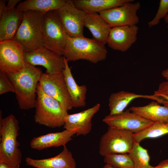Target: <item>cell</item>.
Segmentation results:
<instances>
[{"label":"cell","mask_w":168,"mask_h":168,"mask_svg":"<svg viewBox=\"0 0 168 168\" xmlns=\"http://www.w3.org/2000/svg\"><path fill=\"white\" fill-rule=\"evenodd\" d=\"M155 91L168 96V82L164 81L161 83L158 89Z\"/></svg>","instance_id":"30"},{"label":"cell","mask_w":168,"mask_h":168,"mask_svg":"<svg viewBox=\"0 0 168 168\" xmlns=\"http://www.w3.org/2000/svg\"><path fill=\"white\" fill-rule=\"evenodd\" d=\"M23 12L16 8L6 9L0 17V42L13 40L22 22Z\"/></svg>","instance_id":"17"},{"label":"cell","mask_w":168,"mask_h":168,"mask_svg":"<svg viewBox=\"0 0 168 168\" xmlns=\"http://www.w3.org/2000/svg\"><path fill=\"white\" fill-rule=\"evenodd\" d=\"M153 95L159 97L161 100L159 103L168 108V96L155 91Z\"/></svg>","instance_id":"31"},{"label":"cell","mask_w":168,"mask_h":168,"mask_svg":"<svg viewBox=\"0 0 168 168\" xmlns=\"http://www.w3.org/2000/svg\"><path fill=\"white\" fill-rule=\"evenodd\" d=\"M104 161L117 168H134L133 161L128 153L108 155L104 156Z\"/></svg>","instance_id":"27"},{"label":"cell","mask_w":168,"mask_h":168,"mask_svg":"<svg viewBox=\"0 0 168 168\" xmlns=\"http://www.w3.org/2000/svg\"><path fill=\"white\" fill-rule=\"evenodd\" d=\"M131 112L153 122H168V108L153 100L142 106H132L129 109Z\"/></svg>","instance_id":"22"},{"label":"cell","mask_w":168,"mask_h":168,"mask_svg":"<svg viewBox=\"0 0 168 168\" xmlns=\"http://www.w3.org/2000/svg\"><path fill=\"white\" fill-rule=\"evenodd\" d=\"M0 168H20V165L13 166L3 162H0Z\"/></svg>","instance_id":"35"},{"label":"cell","mask_w":168,"mask_h":168,"mask_svg":"<svg viewBox=\"0 0 168 168\" xmlns=\"http://www.w3.org/2000/svg\"><path fill=\"white\" fill-rule=\"evenodd\" d=\"M22 47L14 40L0 42V70L6 74L17 73L26 63Z\"/></svg>","instance_id":"9"},{"label":"cell","mask_w":168,"mask_h":168,"mask_svg":"<svg viewBox=\"0 0 168 168\" xmlns=\"http://www.w3.org/2000/svg\"><path fill=\"white\" fill-rule=\"evenodd\" d=\"M75 134V132L67 129L48 133L33 138L30 142V147L32 149L39 150L51 147H64Z\"/></svg>","instance_id":"18"},{"label":"cell","mask_w":168,"mask_h":168,"mask_svg":"<svg viewBox=\"0 0 168 168\" xmlns=\"http://www.w3.org/2000/svg\"><path fill=\"white\" fill-rule=\"evenodd\" d=\"M42 73L40 68L26 63L20 72L7 74L14 87L21 109L28 110L35 108L37 85Z\"/></svg>","instance_id":"1"},{"label":"cell","mask_w":168,"mask_h":168,"mask_svg":"<svg viewBox=\"0 0 168 168\" xmlns=\"http://www.w3.org/2000/svg\"><path fill=\"white\" fill-rule=\"evenodd\" d=\"M168 134V122H153L151 125L143 131L134 133V142L140 143L147 138H154Z\"/></svg>","instance_id":"25"},{"label":"cell","mask_w":168,"mask_h":168,"mask_svg":"<svg viewBox=\"0 0 168 168\" xmlns=\"http://www.w3.org/2000/svg\"><path fill=\"white\" fill-rule=\"evenodd\" d=\"M129 2L117 7L99 13L111 28L137 25L139 22L137 15L140 7L139 2Z\"/></svg>","instance_id":"12"},{"label":"cell","mask_w":168,"mask_h":168,"mask_svg":"<svg viewBox=\"0 0 168 168\" xmlns=\"http://www.w3.org/2000/svg\"><path fill=\"white\" fill-rule=\"evenodd\" d=\"M44 15L34 11L23 12L22 22L13 40L22 47L25 52L44 46L42 30Z\"/></svg>","instance_id":"3"},{"label":"cell","mask_w":168,"mask_h":168,"mask_svg":"<svg viewBox=\"0 0 168 168\" xmlns=\"http://www.w3.org/2000/svg\"><path fill=\"white\" fill-rule=\"evenodd\" d=\"M134 164V168H153L149 164L150 157L147 149L139 143L134 142L129 153Z\"/></svg>","instance_id":"26"},{"label":"cell","mask_w":168,"mask_h":168,"mask_svg":"<svg viewBox=\"0 0 168 168\" xmlns=\"http://www.w3.org/2000/svg\"><path fill=\"white\" fill-rule=\"evenodd\" d=\"M24 59L26 63L33 66H43L46 69L45 72L50 74L63 72L65 66L63 56L44 46L31 52H25Z\"/></svg>","instance_id":"11"},{"label":"cell","mask_w":168,"mask_h":168,"mask_svg":"<svg viewBox=\"0 0 168 168\" xmlns=\"http://www.w3.org/2000/svg\"><path fill=\"white\" fill-rule=\"evenodd\" d=\"M138 29L137 25L111 28L106 44L113 49L126 52L136 42Z\"/></svg>","instance_id":"15"},{"label":"cell","mask_w":168,"mask_h":168,"mask_svg":"<svg viewBox=\"0 0 168 168\" xmlns=\"http://www.w3.org/2000/svg\"><path fill=\"white\" fill-rule=\"evenodd\" d=\"M161 75L166 79V81L168 82V68L163 70Z\"/></svg>","instance_id":"36"},{"label":"cell","mask_w":168,"mask_h":168,"mask_svg":"<svg viewBox=\"0 0 168 168\" xmlns=\"http://www.w3.org/2000/svg\"><path fill=\"white\" fill-rule=\"evenodd\" d=\"M66 32L71 37H83V29L86 12L77 8L72 0L56 11Z\"/></svg>","instance_id":"10"},{"label":"cell","mask_w":168,"mask_h":168,"mask_svg":"<svg viewBox=\"0 0 168 168\" xmlns=\"http://www.w3.org/2000/svg\"><path fill=\"white\" fill-rule=\"evenodd\" d=\"M168 13V0H161L159 8L154 17L148 23L149 27L158 24L161 19L164 18Z\"/></svg>","instance_id":"28"},{"label":"cell","mask_w":168,"mask_h":168,"mask_svg":"<svg viewBox=\"0 0 168 168\" xmlns=\"http://www.w3.org/2000/svg\"><path fill=\"white\" fill-rule=\"evenodd\" d=\"M0 124V162L20 165L22 154L17 140L20 129L18 121L13 114L2 118L1 111Z\"/></svg>","instance_id":"2"},{"label":"cell","mask_w":168,"mask_h":168,"mask_svg":"<svg viewBox=\"0 0 168 168\" xmlns=\"http://www.w3.org/2000/svg\"><path fill=\"white\" fill-rule=\"evenodd\" d=\"M66 1V0H26L19 2L16 8L23 12L34 11L44 15L49 11L57 10Z\"/></svg>","instance_id":"24"},{"label":"cell","mask_w":168,"mask_h":168,"mask_svg":"<svg viewBox=\"0 0 168 168\" xmlns=\"http://www.w3.org/2000/svg\"><path fill=\"white\" fill-rule=\"evenodd\" d=\"M35 108L34 120L36 123L52 128L64 125L68 111L57 100L45 93L39 83Z\"/></svg>","instance_id":"5"},{"label":"cell","mask_w":168,"mask_h":168,"mask_svg":"<svg viewBox=\"0 0 168 168\" xmlns=\"http://www.w3.org/2000/svg\"><path fill=\"white\" fill-rule=\"evenodd\" d=\"M107 53L105 45L93 39L69 37L63 56L68 62L85 60L96 64L105 60Z\"/></svg>","instance_id":"4"},{"label":"cell","mask_w":168,"mask_h":168,"mask_svg":"<svg viewBox=\"0 0 168 168\" xmlns=\"http://www.w3.org/2000/svg\"><path fill=\"white\" fill-rule=\"evenodd\" d=\"M39 84L48 95L57 100L66 111L73 107L63 72L54 74L42 73Z\"/></svg>","instance_id":"8"},{"label":"cell","mask_w":168,"mask_h":168,"mask_svg":"<svg viewBox=\"0 0 168 168\" xmlns=\"http://www.w3.org/2000/svg\"><path fill=\"white\" fill-rule=\"evenodd\" d=\"M100 104L98 103L93 107L80 112L69 114L64 118L63 128L75 133L77 136L86 135L92 129V118L99 110Z\"/></svg>","instance_id":"14"},{"label":"cell","mask_w":168,"mask_h":168,"mask_svg":"<svg viewBox=\"0 0 168 168\" xmlns=\"http://www.w3.org/2000/svg\"><path fill=\"white\" fill-rule=\"evenodd\" d=\"M165 22L167 25V28H168V13L164 18Z\"/></svg>","instance_id":"38"},{"label":"cell","mask_w":168,"mask_h":168,"mask_svg":"<svg viewBox=\"0 0 168 168\" xmlns=\"http://www.w3.org/2000/svg\"><path fill=\"white\" fill-rule=\"evenodd\" d=\"M153 168H168V159L164 160Z\"/></svg>","instance_id":"33"},{"label":"cell","mask_w":168,"mask_h":168,"mask_svg":"<svg viewBox=\"0 0 168 168\" xmlns=\"http://www.w3.org/2000/svg\"><path fill=\"white\" fill-rule=\"evenodd\" d=\"M102 121L109 127L124 129L133 133L143 131L154 122L140 116L129 109L118 114L106 116Z\"/></svg>","instance_id":"13"},{"label":"cell","mask_w":168,"mask_h":168,"mask_svg":"<svg viewBox=\"0 0 168 168\" xmlns=\"http://www.w3.org/2000/svg\"><path fill=\"white\" fill-rule=\"evenodd\" d=\"M7 3L6 5V9L11 10L16 8L15 6L20 2V0H9L7 1Z\"/></svg>","instance_id":"32"},{"label":"cell","mask_w":168,"mask_h":168,"mask_svg":"<svg viewBox=\"0 0 168 168\" xmlns=\"http://www.w3.org/2000/svg\"><path fill=\"white\" fill-rule=\"evenodd\" d=\"M147 98L159 102L160 98L154 95H143L134 93L121 91L112 93L109 99L110 110L109 115H113L124 111L128 104L133 100L137 98Z\"/></svg>","instance_id":"21"},{"label":"cell","mask_w":168,"mask_h":168,"mask_svg":"<svg viewBox=\"0 0 168 168\" xmlns=\"http://www.w3.org/2000/svg\"><path fill=\"white\" fill-rule=\"evenodd\" d=\"M42 37L44 47L63 56L70 36L65 30L56 11H50L44 14Z\"/></svg>","instance_id":"6"},{"label":"cell","mask_w":168,"mask_h":168,"mask_svg":"<svg viewBox=\"0 0 168 168\" xmlns=\"http://www.w3.org/2000/svg\"><path fill=\"white\" fill-rule=\"evenodd\" d=\"M133 134L124 129L109 127L100 138L99 154L104 157L113 154H129L134 143Z\"/></svg>","instance_id":"7"},{"label":"cell","mask_w":168,"mask_h":168,"mask_svg":"<svg viewBox=\"0 0 168 168\" xmlns=\"http://www.w3.org/2000/svg\"><path fill=\"white\" fill-rule=\"evenodd\" d=\"M7 1L5 0H0V17L6 9V3Z\"/></svg>","instance_id":"34"},{"label":"cell","mask_w":168,"mask_h":168,"mask_svg":"<svg viewBox=\"0 0 168 168\" xmlns=\"http://www.w3.org/2000/svg\"><path fill=\"white\" fill-rule=\"evenodd\" d=\"M64 58L65 66L63 73L73 107H84L86 104L87 87L85 85L79 86L77 84L72 75L71 67H69L68 61L64 57Z\"/></svg>","instance_id":"20"},{"label":"cell","mask_w":168,"mask_h":168,"mask_svg":"<svg viewBox=\"0 0 168 168\" xmlns=\"http://www.w3.org/2000/svg\"><path fill=\"white\" fill-rule=\"evenodd\" d=\"M10 92L15 93L13 85L7 74L0 71V95Z\"/></svg>","instance_id":"29"},{"label":"cell","mask_w":168,"mask_h":168,"mask_svg":"<svg viewBox=\"0 0 168 168\" xmlns=\"http://www.w3.org/2000/svg\"><path fill=\"white\" fill-rule=\"evenodd\" d=\"M25 161L27 165L35 168H76V165L71 152L66 146L61 152L53 157L35 159L28 157Z\"/></svg>","instance_id":"16"},{"label":"cell","mask_w":168,"mask_h":168,"mask_svg":"<svg viewBox=\"0 0 168 168\" xmlns=\"http://www.w3.org/2000/svg\"><path fill=\"white\" fill-rule=\"evenodd\" d=\"M84 26L90 31L93 39L103 45L106 44L111 27L99 14L86 12Z\"/></svg>","instance_id":"19"},{"label":"cell","mask_w":168,"mask_h":168,"mask_svg":"<svg viewBox=\"0 0 168 168\" xmlns=\"http://www.w3.org/2000/svg\"><path fill=\"white\" fill-rule=\"evenodd\" d=\"M77 8L86 12L99 13L121 6L133 0H73Z\"/></svg>","instance_id":"23"},{"label":"cell","mask_w":168,"mask_h":168,"mask_svg":"<svg viewBox=\"0 0 168 168\" xmlns=\"http://www.w3.org/2000/svg\"><path fill=\"white\" fill-rule=\"evenodd\" d=\"M101 168H117L114 167L108 164H106L104 166Z\"/></svg>","instance_id":"37"}]
</instances>
